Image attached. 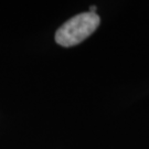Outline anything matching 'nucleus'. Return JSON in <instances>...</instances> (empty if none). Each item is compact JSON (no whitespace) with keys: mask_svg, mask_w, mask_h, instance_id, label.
Wrapping results in <instances>:
<instances>
[{"mask_svg":"<svg viewBox=\"0 0 149 149\" xmlns=\"http://www.w3.org/2000/svg\"><path fill=\"white\" fill-rule=\"evenodd\" d=\"M101 19L96 13L83 12L71 18L58 29L55 41L62 47H73L84 41L94 33L100 26Z\"/></svg>","mask_w":149,"mask_h":149,"instance_id":"1","label":"nucleus"}]
</instances>
